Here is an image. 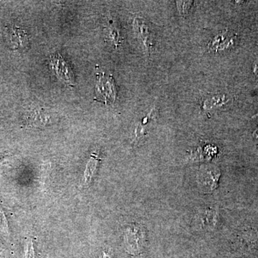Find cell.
Here are the masks:
<instances>
[{
  "mask_svg": "<svg viewBox=\"0 0 258 258\" xmlns=\"http://www.w3.org/2000/svg\"><path fill=\"white\" fill-rule=\"evenodd\" d=\"M50 64L58 79L68 86H74L76 79L74 72L60 54L58 52L52 53L50 55Z\"/></svg>",
  "mask_w": 258,
  "mask_h": 258,
  "instance_id": "6da1fadb",
  "label": "cell"
},
{
  "mask_svg": "<svg viewBox=\"0 0 258 258\" xmlns=\"http://www.w3.org/2000/svg\"><path fill=\"white\" fill-rule=\"evenodd\" d=\"M134 27L139 38L143 42L145 50L149 53L154 45V38L149 24L142 19L136 18L134 22Z\"/></svg>",
  "mask_w": 258,
  "mask_h": 258,
  "instance_id": "7a4b0ae2",
  "label": "cell"
},
{
  "mask_svg": "<svg viewBox=\"0 0 258 258\" xmlns=\"http://www.w3.org/2000/svg\"><path fill=\"white\" fill-rule=\"evenodd\" d=\"M237 40V35L224 32L214 37L213 40L209 44V47L212 50H228L235 46Z\"/></svg>",
  "mask_w": 258,
  "mask_h": 258,
  "instance_id": "3957f363",
  "label": "cell"
},
{
  "mask_svg": "<svg viewBox=\"0 0 258 258\" xmlns=\"http://www.w3.org/2000/svg\"><path fill=\"white\" fill-rule=\"evenodd\" d=\"M98 94L101 93L102 100L103 101H114L116 91H115V84L111 78H106L104 76L99 78L98 83Z\"/></svg>",
  "mask_w": 258,
  "mask_h": 258,
  "instance_id": "277c9868",
  "label": "cell"
},
{
  "mask_svg": "<svg viewBox=\"0 0 258 258\" xmlns=\"http://www.w3.org/2000/svg\"><path fill=\"white\" fill-rule=\"evenodd\" d=\"M10 40L14 48L23 51L29 47V37L28 33L18 26L13 25L10 30Z\"/></svg>",
  "mask_w": 258,
  "mask_h": 258,
  "instance_id": "5b68a950",
  "label": "cell"
},
{
  "mask_svg": "<svg viewBox=\"0 0 258 258\" xmlns=\"http://www.w3.org/2000/svg\"><path fill=\"white\" fill-rule=\"evenodd\" d=\"M99 158H98V153L94 152L91 156V159L88 161L87 165H86V171L84 173V184L88 185L91 184V180L96 170L97 166H98Z\"/></svg>",
  "mask_w": 258,
  "mask_h": 258,
  "instance_id": "8992f818",
  "label": "cell"
},
{
  "mask_svg": "<svg viewBox=\"0 0 258 258\" xmlns=\"http://www.w3.org/2000/svg\"><path fill=\"white\" fill-rule=\"evenodd\" d=\"M229 99L227 98L225 95H215L210 97L204 101V108L205 109H212V108H217L224 106L226 103H228Z\"/></svg>",
  "mask_w": 258,
  "mask_h": 258,
  "instance_id": "52a82bcc",
  "label": "cell"
},
{
  "mask_svg": "<svg viewBox=\"0 0 258 258\" xmlns=\"http://www.w3.org/2000/svg\"><path fill=\"white\" fill-rule=\"evenodd\" d=\"M156 114H157V111L155 110H152L151 111L150 113H149L144 118L143 120L141 122L140 124L137 126V131H136V135H137V139L140 138L143 136L144 133V131H145V127L147 126L149 123H150L151 122H152L153 120L155 119Z\"/></svg>",
  "mask_w": 258,
  "mask_h": 258,
  "instance_id": "ba28073f",
  "label": "cell"
},
{
  "mask_svg": "<svg viewBox=\"0 0 258 258\" xmlns=\"http://www.w3.org/2000/svg\"><path fill=\"white\" fill-rule=\"evenodd\" d=\"M50 115H47L46 112L42 110L35 111L31 115L32 121L34 122L35 124L38 125V126L46 125L50 121Z\"/></svg>",
  "mask_w": 258,
  "mask_h": 258,
  "instance_id": "9c48e42d",
  "label": "cell"
},
{
  "mask_svg": "<svg viewBox=\"0 0 258 258\" xmlns=\"http://www.w3.org/2000/svg\"><path fill=\"white\" fill-rule=\"evenodd\" d=\"M107 35L109 37L112 42H114L115 47L118 46L120 44V33L118 29L115 28L114 25L110 24L109 26L107 27Z\"/></svg>",
  "mask_w": 258,
  "mask_h": 258,
  "instance_id": "30bf717a",
  "label": "cell"
},
{
  "mask_svg": "<svg viewBox=\"0 0 258 258\" xmlns=\"http://www.w3.org/2000/svg\"><path fill=\"white\" fill-rule=\"evenodd\" d=\"M177 6L181 14L186 15L189 13L192 2H177Z\"/></svg>",
  "mask_w": 258,
  "mask_h": 258,
  "instance_id": "8fae6325",
  "label": "cell"
},
{
  "mask_svg": "<svg viewBox=\"0 0 258 258\" xmlns=\"http://www.w3.org/2000/svg\"><path fill=\"white\" fill-rule=\"evenodd\" d=\"M0 230L5 233L8 234V225L4 212L0 208Z\"/></svg>",
  "mask_w": 258,
  "mask_h": 258,
  "instance_id": "7c38bea8",
  "label": "cell"
},
{
  "mask_svg": "<svg viewBox=\"0 0 258 258\" xmlns=\"http://www.w3.org/2000/svg\"><path fill=\"white\" fill-rule=\"evenodd\" d=\"M25 258H35V251H34L33 243L32 241L28 242L25 250Z\"/></svg>",
  "mask_w": 258,
  "mask_h": 258,
  "instance_id": "4fadbf2b",
  "label": "cell"
},
{
  "mask_svg": "<svg viewBox=\"0 0 258 258\" xmlns=\"http://www.w3.org/2000/svg\"><path fill=\"white\" fill-rule=\"evenodd\" d=\"M252 72H253L254 76H255L256 79L258 80V60L254 62L253 68H252Z\"/></svg>",
  "mask_w": 258,
  "mask_h": 258,
  "instance_id": "5bb4252c",
  "label": "cell"
},
{
  "mask_svg": "<svg viewBox=\"0 0 258 258\" xmlns=\"http://www.w3.org/2000/svg\"><path fill=\"white\" fill-rule=\"evenodd\" d=\"M252 136H253V139H254V141H255L256 143L258 144V127L255 129V130H254Z\"/></svg>",
  "mask_w": 258,
  "mask_h": 258,
  "instance_id": "9a60e30c",
  "label": "cell"
},
{
  "mask_svg": "<svg viewBox=\"0 0 258 258\" xmlns=\"http://www.w3.org/2000/svg\"><path fill=\"white\" fill-rule=\"evenodd\" d=\"M101 258H111V257L110 256L109 254L107 253L106 252L103 251V253H102Z\"/></svg>",
  "mask_w": 258,
  "mask_h": 258,
  "instance_id": "2e32d148",
  "label": "cell"
}]
</instances>
